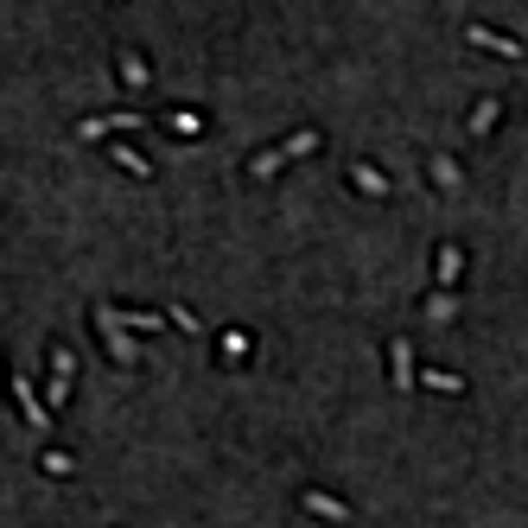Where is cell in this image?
<instances>
[{"mask_svg":"<svg viewBox=\"0 0 528 528\" xmlns=\"http://www.w3.org/2000/svg\"><path fill=\"white\" fill-rule=\"evenodd\" d=\"M306 509L325 515V522H350V503H338V497H325V490H306Z\"/></svg>","mask_w":528,"mask_h":528,"instance_id":"cell-9","label":"cell"},{"mask_svg":"<svg viewBox=\"0 0 528 528\" xmlns=\"http://www.w3.org/2000/svg\"><path fill=\"white\" fill-rule=\"evenodd\" d=\"M350 185H356V191H369V198H389V179L375 172V166H363V160L350 166Z\"/></svg>","mask_w":528,"mask_h":528,"instance_id":"cell-10","label":"cell"},{"mask_svg":"<svg viewBox=\"0 0 528 528\" xmlns=\"http://www.w3.org/2000/svg\"><path fill=\"white\" fill-rule=\"evenodd\" d=\"M306 154H319V128H299L293 140H280V146H274V154H255V160H249V172H255V179H274L280 166L306 160Z\"/></svg>","mask_w":528,"mask_h":528,"instance_id":"cell-1","label":"cell"},{"mask_svg":"<svg viewBox=\"0 0 528 528\" xmlns=\"http://www.w3.org/2000/svg\"><path fill=\"white\" fill-rule=\"evenodd\" d=\"M420 383H427V389H439V395H465V375H445V369H427Z\"/></svg>","mask_w":528,"mask_h":528,"instance_id":"cell-15","label":"cell"},{"mask_svg":"<svg viewBox=\"0 0 528 528\" xmlns=\"http://www.w3.org/2000/svg\"><path fill=\"white\" fill-rule=\"evenodd\" d=\"M166 128H179V134H204V115H191V109H179Z\"/></svg>","mask_w":528,"mask_h":528,"instance_id":"cell-17","label":"cell"},{"mask_svg":"<svg viewBox=\"0 0 528 528\" xmlns=\"http://www.w3.org/2000/svg\"><path fill=\"white\" fill-rule=\"evenodd\" d=\"M96 319L128 325V331H160V312H115V306H96Z\"/></svg>","mask_w":528,"mask_h":528,"instance_id":"cell-7","label":"cell"},{"mask_svg":"<svg viewBox=\"0 0 528 528\" xmlns=\"http://www.w3.org/2000/svg\"><path fill=\"white\" fill-rule=\"evenodd\" d=\"M459 268H465V249H459V242H445V249H439V274H433V280H439V286H459Z\"/></svg>","mask_w":528,"mask_h":528,"instance_id":"cell-8","label":"cell"},{"mask_svg":"<svg viewBox=\"0 0 528 528\" xmlns=\"http://www.w3.org/2000/svg\"><path fill=\"white\" fill-rule=\"evenodd\" d=\"M109 154H115V166H121V172H134V179H146V160L134 154V146H121V140H115V146H109Z\"/></svg>","mask_w":528,"mask_h":528,"instance_id":"cell-16","label":"cell"},{"mask_svg":"<svg viewBox=\"0 0 528 528\" xmlns=\"http://www.w3.org/2000/svg\"><path fill=\"white\" fill-rule=\"evenodd\" d=\"M146 77H154L146 57H140V51H121V84H128V90H146Z\"/></svg>","mask_w":528,"mask_h":528,"instance_id":"cell-12","label":"cell"},{"mask_svg":"<svg viewBox=\"0 0 528 528\" xmlns=\"http://www.w3.org/2000/svg\"><path fill=\"white\" fill-rule=\"evenodd\" d=\"M115 128H146V121H140V115H109V121H84L77 134H84V140H102V134H115Z\"/></svg>","mask_w":528,"mask_h":528,"instance_id":"cell-11","label":"cell"},{"mask_svg":"<svg viewBox=\"0 0 528 528\" xmlns=\"http://www.w3.org/2000/svg\"><path fill=\"white\" fill-rule=\"evenodd\" d=\"M465 39H471L478 51H497V57H522V39H509V32H490V26H465Z\"/></svg>","mask_w":528,"mask_h":528,"instance_id":"cell-3","label":"cell"},{"mask_svg":"<svg viewBox=\"0 0 528 528\" xmlns=\"http://www.w3.org/2000/svg\"><path fill=\"white\" fill-rule=\"evenodd\" d=\"M433 179H439V185H459V166H452V160L439 154V160H433Z\"/></svg>","mask_w":528,"mask_h":528,"instance_id":"cell-18","label":"cell"},{"mask_svg":"<svg viewBox=\"0 0 528 528\" xmlns=\"http://www.w3.org/2000/svg\"><path fill=\"white\" fill-rule=\"evenodd\" d=\"M389 369H395V389H414V383H420V375H414V344H408V338L389 344Z\"/></svg>","mask_w":528,"mask_h":528,"instance_id":"cell-5","label":"cell"},{"mask_svg":"<svg viewBox=\"0 0 528 528\" xmlns=\"http://www.w3.org/2000/svg\"><path fill=\"white\" fill-rule=\"evenodd\" d=\"M497 115H503V102H497V96H484V102L471 109V134H490V128H497Z\"/></svg>","mask_w":528,"mask_h":528,"instance_id":"cell-14","label":"cell"},{"mask_svg":"<svg viewBox=\"0 0 528 528\" xmlns=\"http://www.w3.org/2000/svg\"><path fill=\"white\" fill-rule=\"evenodd\" d=\"M7 389H13V401H20V414H26L32 427H51V414H45V401L32 395V383H20V375H13V383H7Z\"/></svg>","mask_w":528,"mask_h":528,"instance_id":"cell-6","label":"cell"},{"mask_svg":"<svg viewBox=\"0 0 528 528\" xmlns=\"http://www.w3.org/2000/svg\"><path fill=\"white\" fill-rule=\"evenodd\" d=\"M70 375H77V356L57 344V350H51V383H45V401H51V408H64V401H70Z\"/></svg>","mask_w":528,"mask_h":528,"instance_id":"cell-2","label":"cell"},{"mask_svg":"<svg viewBox=\"0 0 528 528\" xmlns=\"http://www.w3.org/2000/svg\"><path fill=\"white\" fill-rule=\"evenodd\" d=\"M96 331H102V344H109V356H115V363H134V356H140V344L128 338V325H109V319H96Z\"/></svg>","mask_w":528,"mask_h":528,"instance_id":"cell-4","label":"cell"},{"mask_svg":"<svg viewBox=\"0 0 528 528\" xmlns=\"http://www.w3.org/2000/svg\"><path fill=\"white\" fill-rule=\"evenodd\" d=\"M452 312H459V299H452V286H439V293L427 299V319H433V325H445Z\"/></svg>","mask_w":528,"mask_h":528,"instance_id":"cell-13","label":"cell"}]
</instances>
